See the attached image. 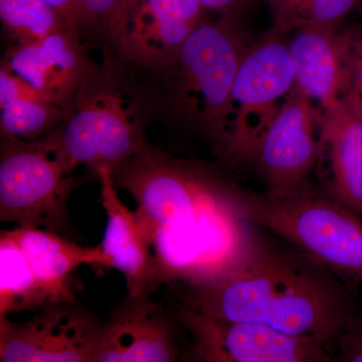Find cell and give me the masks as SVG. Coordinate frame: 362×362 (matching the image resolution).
Returning a JSON list of instances; mask_svg holds the SVG:
<instances>
[{"label": "cell", "instance_id": "obj_1", "mask_svg": "<svg viewBox=\"0 0 362 362\" xmlns=\"http://www.w3.org/2000/svg\"><path fill=\"white\" fill-rule=\"evenodd\" d=\"M153 252L156 291L164 285L202 287L225 277L258 242L240 188L199 162L175 158L147 144L111 168Z\"/></svg>", "mask_w": 362, "mask_h": 362}, {"label": "cell", "instance_id": "obj_2", "mask_svg": "<svg viewBox=\"0 0 362 362\" xmlns=\"http://www.w3.org/2000/svg\"><path fill=\"white\" fill-rule=\"evenodd\" d=\"M339 279L295 247L279 249L259 237L225 277L188 289L183 306L202 315L262 324L327 346L357 314Z\"/></svg>", "mask_w": 362, "mask_h": 362}, {"label": "cell", "instance_id": "obj_3", "mask_svg": "<svg viewBox=\"0 0 362 362\" xmlns=\"http://www.w3.org/2000/svg\"><path fill=\"white\" fill-rule=\"evenodd\" d=\"M247 216L331 272L352 293L362 284V221L334 197L306 182L292 194L271 197L240 188Z\"/></svg>", "mask_w": 362, "mask_h": 362}, {"label": "cell", "instance_id": "obj_4", "mask_svg": "<svg viewBox=\"0 0 362 362\" xmlns=\"http://www.w3.org/2000/svg\"><path fill=\"white\" fill-rule=\"evenodd\" d=\"M44 140L70 175L80 165L113 168L148 144L134 102L108 68L92 65L63 122Z\"/></svg>", "mask_w": 362, "mask_h": 362}, {"label": "cell", "instance_id": "obj_5", "mask_svg": "<svg viewBox=\"0 0 362 362\" xmlns=\"http://www.w3.org/2000/svg\"><path fill=\"white\" fill-rule=\"evenodd\" d=\"M245 52L230 21H204L165 69H175L171 89L178 109L194 119L225 154L235 113L233 83Z\"/></svg>", "mask_w": 362, "mask_h": 362}, {"label": "cell", "instance_id": "obj_6", "mask_svg": "<svg viewBox=\"0 0 362 362\" xmlns=\"http://www.w3.org/2000/svg\"><path fill=\"white\" fill-rule=\"evenodd\" d=\"M75 177L59 163L45 140L1 137L0 221L64 233Z\"/></svg>", "mask_w": 362, "mask_h": 362}, {"label": "cell", "instance_id": "obj_7", "mask_svg": "<svg viewBox=\"0 0 362 362\" xmlns=\"http://www.w3.org/2000/svg\"><path fill=\"white\" fill-rule=\"evenodd\" d=\"M295 87L288 44L278 37L245 52L233 87L232 137L226 156L251 160L259 138L279 109L276 101Z\"/></svg>", "mask_w": 362, "mask_h": 362}, {"label": "cell", "instance_id": "obj_8", "mask_svg": "<svg viewBox=\"0 0 362 362\" xmlns=\"http://www.w3.org/2000/svg\"><path fill=\"white\" fill-rule=\"evenodd\" d=\"M74 303L47 305L21 324L0 317V361L94 362L105 323Z\"/></svg>", "mask_w": 362, "mask_h": 362}, {"label": "cell", "instance_id": "obj_9", "mask_svg": "<svg viewBox=\"0 0 362 362\" xmlns=\"http://www.w3.org/2000/svg\"><path fill=\"white\" fill-rule=\"evenodd\" d=\"M176 319L194 338L192 356L206 362H326L327 346L262 324L225 320L182 306Z\"/></svg>", "mask_w": 362, "mask_h": 362}, {"label": "cell", "instance_id": "obj_10", "mask_svg": "<svg viewBox=\"0 0 362 362\" xmlns=\"http://www.w3.org/2000/svg\"><path fill=\"white\" fill-rule=\"evenodd\" d=\"M315 121L311 100L295 88L259 138L251 158L269 197H286L304 185L319 156Z\"/></svg>", "mask_w": 362, "mask_h": 362}, {"label": "cell", "instance_id": "obj_11", "mask_svg": "<svg viewBox=\"0 0 362 362\" xmlns=\"http://www.w3.org/2000/svg\"><path fill=\"white\" fill-rule=\"evenodd\" d=\"M180 354L165 310L151 296H127L105 323L94 362H173Z\"/></svg>", "mask_w": 362, "mask_h": 362}, {"label": "cell", "instance_id": "obj_12", "mask_svg": "<svg viewBox=\"0 0 362 362\" xmlns=\"http://www.w3.org/2000/svg\"><path fill=\"white\" fill-rule=\"evenodd\" d=\"M201 0H140L128 23L120 56L142 66L165 70L204 23Z\"/></svg>", "mask_w": 362, "mask_h": 362}, {"label": "cell", "instance_id": "obj_13", "mask_svg": "<svg viewBox=\"0 0 362 362\" xmlns=\"http://www.w3.org/2000/svg\"><path fill=\"white\" fill-rule=\"evenodd\" d=\"M1 64L40 96L65 110L90 65L83 54L80 39L69 30L28 44L11 45Z\"/></svg>", "mask_w": 362, "mask_h": 362}, {"label": "cell", "instance_id": "obj_14", "mask_svg": "<svg viewBox=\"0 0 362 362\" xmlns=\"http://www.w3.org/2000/svg\"><path fill=\"white\" fill-rule=\"evenodd\" d=\"M95 173L99 177L101 204L107 216L102 249L111 259L112 269L125 277L127 296H151L156 292V263L139 220L119 199L111 168L99 166Z\"/></svg>", "mask_w": 362, "mask_h": 362}, {"label": "cell", "instance_id": "obj_15", "mask_svg": "<svg viewBox=\"0 0 362 362\" xmlns=\"http://www.w3.org/2000/svg\"><path fill=\"white\" fill-rule=\"evenodd\" d=\"M322 110L319 123L329 151L332 197L362 216V96L347 90Z\"/></svg>", "mask_w": 362, "mask_h": 362}, {"label": "cell", "instance_id": "obj_16", "mask_svg": "<svg viewBox=\"0 0 362 362\" xmlns=\"http://www.w3.org/2000/svg\"><path fill=\"white\" fill-rule=\"evenodd\" d=\"M6 232L25 254L54 303L76 301L71 275L78 267L112 269L111 259L101 245L80 246L58 233L33 226H18Z\"/></svg>", "mask_w": 362, "mask_h": 362}, {"label": "cell", "instance_id": "obj_17", "mask_svg": "<svg viewBox=\"0 0 362 362\" xmlns=\"http://www.w3.org/2000/svg\"><path fill=\"white\" fill-rule=\"evenodd\" d=\"M295 66V88L322 109L349 90L341 40L333 30L305 28L288 44Z\"/></svg>", "mask_w": 362, "mask_h": 362}, {"label": "cell", "instance_id": "obj_18", "mask_svg": "<svg viewBox=\"0 0 362 362\" xmlns=\"http://www.w3.org/2000/svg\"><path fill=\"white\" fill-rule=\"evenodd\" d=\"M0 131L2 138L33 141L63 122L66 110L40 96L25 80L1 64Z\"/></svg>", "mask_w": 362, "mask_h": 362}, {"label": "cell", "instance_id": "obj_19", "mask_svg": "<svg viewBox=\"0 0 362 362\" xmlns=\"http://www.w3.org/2000/svg\"><path fill=\"white\" fill-rule=\"evenodd\" d=\"M54 303L16 240L0 233V317Z\"/></svg>", "mask_w": 362, "mask_h": 362}, {"label": "cell", "instance_id": "obj_20", "mask_svg": "<svg viewBox=\"0 0 362 362\" xmlns=\"http://www.w3.org/2000/svg\"><path fill=\"white\" fill-rule=\"evenodd\" d=\"M0 21L11 45L28 44L69 30L61 14L42 0H0Z\"/></svg>", "mask_w": 362, "mask_h": 362}, {"label": "cell", "instance_id": "obj_21", "mask_svg": "<svg viewBox=\"0 0 362 362\" xmlns=\"http://www.w3.org/2000/svg\"><path fill=\"white\" fill-rule=\"evenodd\" d=\"M361 0H270L279 33L300 28L333 30Z\"/></svg>", "mask_w": 362, "mask_h": 362}, {"label": "cell", "instance_id": "obj_22", "mask_svg": "<svg viewBox=\"0 0 362 362\" xmlns=\"http://www.w3.org/2000/svg\"><path fill=\"white\" fill-rule=\"evenodd\" d=\"M140 0H83L85 28L101 35L119 54L133 11Z\"/></svg>", "mask_w": 362, "mask_h": 362}, {"label": "cell", "instance_id": "obj_23", "mask_svg": "<svg viewBox=\"0 0 362 362\" xmlns=\"http://www.w3.org/2000/svg\"><path fill=\"white\" fill-rule=\"evenodd\" d=\"M341 40L349 90L362 96V32L349 35Z\"/></svg>", "mask_w": 362, "mask_h": 362}, {"label": "cell", "instance_id": "obj_24", "mask_svg": "<svg viewBox=\"0 0 362 362\" xmlns=\"http://www.w3.org/2000/svg\"><path fill=\"white\" fill-rule=\"evenodd\" d=\"M65 20L69 30L80 39L85 30V14L83 0H42Z\"/></svg>", "mask_w": 362, "mask_h": 362}, {"label": "cell", "instance_id": "obj_25", "mask_svg": "<svg viewBox=\"0 0 362 362\" xmlns=\"http://www.w3.org/2000/svg\"><path fill=\"white\" fill-rule=\"evenodd\" d=\"M341 358L344 361L362 362V318L357 315L346 332L340 338Z\"/></svg>", "mask_w": 362, "mask_h": 362}, {"label": "cell", "instance_id": "obj_26", "mask_svg": "<svg viewBox=\"0 0 362 362\" xmlns=\"http://www.w3.org/2000/svg\"><path fill=\"white\" fill-rule=\"evenodd\" d=\"M202 4L206 9L218 11L230 16L235 11H239L240 7L244 6L249 0H201Z\"/></svg>", "mask_w": 362, "mask_h": 362}]
</instances>
